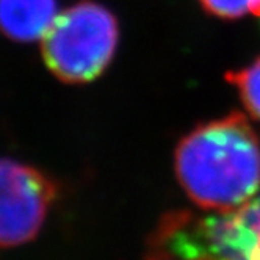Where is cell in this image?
I'll return each mask as SVG.
<instances>
[{"mask_svg":"<svg viewBox=\"0 0 260 260\" xmlns=\"http://www.w3.org/2000/svg\"><path fill=\"white\" fill-rule=\"evenodd\" d=\"M199 2L206 11L221 19L260 16V0H199Z\"/></svg>","mask_w":260,"mask_h":260,"instance_id":"52a82bcc","label":"cell"},{"mask_svg":"<svg viewBox=\"0 0 260 260\" xmlns=\"http://www.w3.org/2000/svg\"><path fill=\"white\" fill-rule=\"evenodd\" d=\"M55 185L38 170L0 158V246L27 243L40 232Z\"/></svg>","mask_w":260,"mask_h":260,"instance_id":"277c9868","label":"cell"},{"mask_svg":"<svg viewBox=\"0 0 260 260\" xmlns=\"http://www.w3.org/2000/svg\"><path fill=\"white\" fill-rule=\"evenodd\" d=\"M118 22L107 8L80 2L57 16L43 38V58L55 77L66 83L98 79L113 58Z\"/></svg>","mask_w":260,"mask_h":260,"instance_id":"3957f363","label":"cell"},{"mask_svg":"<svg viewBox=\"0 0 260 260\" xmlns=\"http://www.w3.org/2000/svg\"><path fill=\"white\" fill-rule=\"evenodd\" d=\"M155 245L171 260H260V191L228 212L166 215Z\"/></svg>","mask_w":260,"mask_h":260,"instance_id":"7a4b0ae2","label":"cell"},{"mask_svg":"<svg viewBox=\"0 0 260 260\" xmlns=\"http://www.w3.org/2000/svg\"><path fill=\"white\" fill-rule=\"evenodd\" d=\"M57 16V0H0V30L14 41L43 40Z\"/></svg>","mask_w":260,"mask_h":260,"instance_id":"5b68a950","label":"cell"},{"mask_svg":"<svg viewBox=\"0 0 260 260\" xmlns=\"http://www.w3.org/2000/svg\"><path fill=\"white\" fill-rule=\"evenodd\" d=\"M157 260H158V258H157ZM168 260H171V258H168Z\"/></svg>","mask_w":260,"mask_h":260,"instance_id":"ba28073f","label":"cell"},{"mask_svg":"<svg viewBox=\"0 0 260 260\" xmlns=\"http://www.w3.org/2000/svg\"><path fill=\"white\" fill-rule=\"evenodd\" d=\"M229 80L237 86L249 113L260 119V58L252 61L248 68L231 74Z\"/></svg>","mask_w":260,"mask_h":260,"instance_id":"8992f818","label":"cell"},{"mask_svg":"<svg viewBox=\"0 0 260 260\" xmlns=\"http://www.w3.org/2000/svg\"><path fill=\"white\" fill-rule=\"evenodd\" d=\"M176 174L198 207L237 209L260 191V141L241 115L207 122L180 141Z\"/></svg>","mask_w":260,"mask_h":260,"instance_id":"6da1fadb","label":"cell"}]
</instances>
